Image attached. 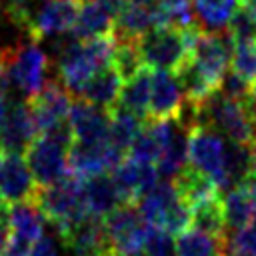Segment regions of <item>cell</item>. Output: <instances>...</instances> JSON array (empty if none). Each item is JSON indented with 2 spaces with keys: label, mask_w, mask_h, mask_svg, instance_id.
I'll list each match as a JSON object with an SVG mask.
<instances>
[{
  "label": "cell",
  "mask_w": 256,
  "mask_h": 256,
  "mask_svg": "<svg viewBox=\"0 0 256 256\" xmlns=\"http://www.w3.org/2000/svg\"><path fill=\"white\" fill-rule=\"evenodd\" d=\"M196 110V124H204L220 132L236 144H256V110L252 98L238 100L214 90Z\"/></svg>",
  "instance_id": "6da1fadb"
},
{
  "label": "cell",
  "mask_w": 256,
  "mask_h": 256,
  "mask_svg": "<svg viewBox=\"0 0 256 256\" xmlns=\"http://www.w3.org/2000/svg\"><path fill=\"white\" fill-rule=\"evenodd\" d=\"M116 52L114 34L88 38V40H72L64 44L58 54V80L72 92L78 94L82 86L104 66L112 64Z\"/></svg>",
  "instance_id": "7a4b0ae2"
},
{
  "label": "cell",
  "mask_w": 256,
  "mask_h": 256,
  "mask_svg": "<svg viewBox=\"0 0 256 256\" xmlns=\"http://www.w3.org/2000/svg\"><path fill=\"white\" fill-rule=\"evenodd\" d=\"M200 26L192 28H172L156 26L138 40V50L142 64L152 70L178 72L190 58V48Z\"/></svg>",
  "instance_id": "3957f363"
},
{
  "label": "cell",
  "mask_w": 256,
  "mask_h": 256,
  "mask_svg": "<svg viewBox=\"0 0 256 256\" xmlns=\"http://www.w3.org/2000/svg\"><path fill=\"white\" fill-rule=\"evenodd\" d=\"M74 142L70 122H64L48 132L36 136V140L26 150L28 166L38 182V186H50L68 174V152Z\"/></svg>",
  "instance_id": "277c9868"
},
{
  "label": "cell",
  "mask_w": 256,
  "mask_h": 256,
  "mask_svg": "<svg viewBox=\"0 0 256 256\" xmlns=\"http://www.w3.org/2000/svg\"><path fill=\"white\" fill-rule=\"evenodd\" d=\"M36 204L40 206L42 214L56 226L62 238L84 216H88L82 178L76 174H66L62 180L38 188Z\"/></svg>",
  "instance_id": "5b68a950"
},
{
  "label": "cell",
  "mask_w": 256,
  "mask_h": 256,
  "mask_svg": "<svg viewBox=\"0 0 256 256\" xmlns=\"http://www.w3.org/2000/svg\"><path fill=\"white\" fill-rule=\"evenodd\" d=\"M140 212L152 226H160L172 234H180L192 224V210L178 194L172 180L158 182L138 202Z\"/></svg>",
  "instance_id": "8992f818"
},
{
  "label": "cell",
  "mask_w": 256,
  "mask_h": 256,
  "mask_svg": "<svg viewBox=\"0 0 256 256\" xmlns=\"http://www.w3.org/2000/svg\"><path fill=\"white\" fill-rule=\"evenodd\" d=\"M150 224L136 202H124L104 216V232L116 256H140Z\"/></svg>",
  "instance_id": "52a82bcc"
},
{
  "label": "cell",
  "mask_w": 256,
  "mask_h": 256,
  "mask_svg": "<svg viewBox=\"0 0 256 256\" xmlns=\"http://www.w3.org/2000/svg\"><path fill=\"white\" fill-rule=\"evenodd\" d=\"M4 50H6L10 82L22 92V96L26 100L34 98L48 82L50 60H48L46 52L32 38L28 42L14 44Z\"/></svg>",
  "instance_id": "ba28073f"
},
{
  "label": "cell",
  "mask_w": 256,
  "mask_h": 256,
  "mask_svg": "<svg viewBox=\"0 0 256 256\" xmlns=\"http://www.w3.org/2000/svg\"><path fill=\"white\" fill-rule=\"evenodd\" d=\"M228 142L210 126L194 124L188 134V164L216 182L220 192L226 184Z\"/></svg>",
  "instance_id": "9c48e42d"
},
{
  "label": "cell",
  "mask_w": 256,
  "mask_h": 256,
  "mask_svg": "<svg viewBox=\"0 0 256 256\" xmlns=\"http://www.w3.org/2000/svg\"><path fill=\"white\" fill-rule=\"evenodd\" d=\"M80 4V0H32L22 30L36 42L72 32Z\"/></svg>",
  "instance_id": "30bf717a"
},
{
  "label": "cell",
  "mask_w": 256,
  "mask_h": 256,
  "mask_svg": "<svg viewBox=\"0 0 256 256\" xmlns=\"http://www.w3.org/2000/svg\"><path fill=\"white\" fill-rule=\"evenodd\" d=\"M232 48L234 42L228 36V32H204L200 28L194 36L190 48V62L216 90L230 70Z\"/></svg>",
  "instance_id": "8fae6325"
},
{
  "label": "cell",
  "mask_w": 256,
  "mask_h": 256,
  "mask_svg": "<svg viewBox=\"0 0 256 256\" xmlns=\"http://www.w3.org/2000/svg\"><path fill=\"white\" fill-rule=\"evenodd\" d=\"M38 182L24 160L16 152H0V196L12 206L20 202H34L38 196Z\"/></svg>",
  "instance_id": "7c38bea8"
},
{
  "label": "cell",
  "mask_w": 256,
  "mask_h": 256,
  "mask_svg": "<svg viewBox=\"0 0 256 256\" xmlns=\"http://www.w3.org/2000/svg\"><path fill=\"white\" fill-rule=\"evenodd\" d=\"M72 92L60 82V80H48L44 84V88L28 102L32 116L36 120V126L42 132H48L64 122H68L70 118V110H72Z\"/></svg>",
  "instance_id": "4fadbf2b"
},
{
  "label": "cell",
  "mask_w": 256,
  "mask_h": 256,
  "mask_svg": "<svg viewBox=\"0 0 256 256\" xmlns=\"http://www.w3.org/2000/svg\"><path fill=\"white\" fill-rule=\"evenodd\" d=\"M186 104V92L176 72L152 70V94L148 116L152 120H176L182 116Z\"/></svg>",
  "instance_id": "5bb4252c"
},
{
  "label": "cell",
  "mask_w": 256,
  "mask_h": 256,
  "mask_svg": "<svg viewBox=\"0 0 256 256\" xmlns=\"http://www.w3.org/2000/svg\"><path fill=\"white\" fill-rule=\"evenodd\" d=\"M112 178L122 196V202H138L146 192H150L160 182L156 164L140 162L132 156H124L112 168Z\"/></svg>",
  "instance_id": "9a60e30c"
},
{
  "label": "cell",
  "mask_w": 256,
  "mask_h": 256,
  "mask_svg": "<svg viewBox=\"0 0 256 256\" xmlns=\"http://www.w3.org/2000/svg\"><path fill=\"white\" fill-rule=\"evenodd\" d=\"M122 158H124V154H120L110 144V140H104V142L74 140L70 146V152H68V166H70L72 174L86 178L92 174L112 170Z\"/></svg>",
  "instance_id": "2e32d148"
},
{
  "label": "cell",
  "mask_w": 256,
  "mask_h": 256,
  "mask_svg": "<svg viewBox=\"0 0 256 256\" xmlns=\"http://www.w3.org/2000/svg\"><path fill=\"white\" fill-rule=\"evenodd\" d=\"M122 2L124 0H84L72 28V36L76 40H88L112 34Z\"/></svg>",
  "instance_id": "e0dca14e"
},
{
  "label": "cell",
  "mask_w": 256,
  "mask_h": 256,
  "mask_svg": "<svg viewBox=\"0 0 256 256\" xmlns=\"http://www.w3.org/2000/svg\"><path fill=\"white\" fill-rule=\"evenodd\" d=\"M40 134L36 120L28 102L10 104L6 122L0 130V152H16L22 154L30 148V144Z\"/></svg>",
  "instance_id": "ac0fdd59"
},
{
  "label": "cell",
  "mask_w": 256,
  "mask_h": 256,
  "mask_svg": "<svg viewBox=\"0 0 256 256\" xmlns=\"http://www.w3.org/2000/svg\"><path fill=\"white\" fill-rule=\"evenodd\" d=\"M110 116L112 110H104L86 100H76L70 110V128L74 140L80 142H104L110 140Z\"/></svg>",
  "instance_id": "d6986e66"
},
{
  "label": "cell",
  "mask_w": 256,
  "mask_h": 256,
  "mask_svg": "<svg viewBox=\"0 0 256 256\" xmlns=\"http://www.w3.org/2000/svg\"><path fill=\"white\" fill-rule=\"evenodd\" d=\"M44 218L46 216L42 214L36 200L12 204L6 212L8 240L32 250L34 244L44 236Z\"/></svg>",
  "instance_id": "ffe728a7"
},
{
  "label": "cell",
  "mask_w": 256,
  "mask_h": 256,
  "mask_svg": "<svg viewBox=\"0 0 256 256\" xmlns=\"http://www.w3.org/2000/svg\"><path fill=\"white\" fill-rule=\"evenodd\" d=\"M156 26V4H138L124 0L118 10L112 34L120 42H138L146 32Z\"/></svg>",
  "instance_id": "44dd1931"
},
{
  "label": "cell",
  "mask_w": 256,
  "mask_h": 256,
  "mask_svg": "<svg viewBox=\"0 0 256 256\" xmlns=\"http://www.w3.org/2000/svg\"><path fill=\"white\" fill-rule=\"evenodd\" d=\"M124 86V76L116 68V64H108L102 70H98L78 92V96L94 106H100L104 110H114L120 100V92Z\"/></svg>",
  "instance_id": "7402d4cb"
},
{
  "label": "cell",
  "mask_w": 256,
  "mask_h": 256,
  "mask_svg": "<svg viewBox=\"0 0 256 256\" xmlns=\"http://www.w3.org/2000/svg\"><path fill=\"white\" fill-rule=\"evenodd\" d=\"M192 124H188L182 118L174 120L172 134L166 140L158 160H156V170L160 178L164 180H174L186 166H188V134H190Z\"/></svg>",
  "instance_id": "603a6c76"
},
{
  "label": "cell",
  "mask_w": 256,
  "mask_h": 256,
  "mask_svg": "<svg viewBox=\"0 0 256 256\" xmlns=\"http://www.w3.org/2000/svg\"><path fill=\"white\" fill-rule=\"evenodd\" d=\"M82 188H84V200H86L88 214H92V216L104 218L114 208L124 204L122 196L116 188V182H114L112 174H108V172H100V174L82 178Z\"/></svg>",
  "instance_id": "cb8c5ba5"
},
{
  "label": "cell",
  "mask_w": 256,
  "mask_h": 256,
  "mask_svg": "<svg viewBox=\"0 0 256 256\" xmlns=\"http://www.w3.org/2000/svg\"><path fill=\"white\" fill-rule=\"evenodd\" d=\"M150 94H152V68L142 66L130 78L124 80L118 108H124L140 118H146L150 112Z\"/></svg>",
  "instance_id": "d4e9b609"
},
{
  "label": "cell",
  "mask_w": 256,
  "mask_h": 256,
  "mask_svg": "<svg viewBox=\"0 0 256 256\" xmlns=\"http://www.w3.org/2000/svg\"><path fill=\"white\" fill-rule=\"evenodd\" d=\"M172 182H174L178 194L182 196V200L190 206V210L208 200L220 198V188L216 186V182L212 178H208L206 174L198 172L196 168H192L190 164Z\"/></svg>",
  "instance_id": "484cf974"
},
{
  "label": "cell",
  "mask_w": 256,
  "mask_h": 256,
  "mask_svg": "<svg viewBox=\"0 0 256 256\" xmlns=\"http://www.w3.org/2000/svg\"><path fill=\"white\" fill-rule=\"evenodd\" d=\"M176 248L178 256H220L226 248V238L194 226L176 236Z\"/></svg>",
  "instance_id": "4316f807"
},
{
  "label": "cell",
  "mask_w": 256,
  "mask_h": 256,
  "mask_svg": "<svg viewBox=\"0 0 256 256\" xmlns=\"http://www.w3.org/2000/svg\"><path fill=\"white\" fill-rule=\"evenodd\" d=\"M200 26L208 32H224L240 8V0H192Z\"/></svg>",
  "instance_id": "83f0119b"
},
{
  "label": "cell",
  "mask_w": 256,
  "mask_h": 256,
  "mask_svg": "<svg viewBox=\"0 0 256 256\" xmlns=\"http://www.w3.org/2000/svg\"><path fill=\"white\" fill-rule=\"evenodd\" d=\"M142 118L124 110V108H114L110 116V144L120 152L128 154L132 142L136 140L138 132L142 130Z\"/></svg>",
  "instance_id": "f1b7e54d"
},
{
  "label": "cell",
  "mask_w": 256,
  "mask_h": 256,
  "mask_svg": "<svg viewBox=\"0 0 256 256\" xmlns=\"http://www.w3.org/2000/svg\"><path fill=\"white\" fill-rule=\"evenodd\" d=\"M156 18H158V26H172L182 30L200 26L196 18V10L192 8V0H158Z\"/></svg>",
  "instance_id": "f546056e"
},
{
  "label": "cell",
  "mask_w": 256,
  "mask_h": 256,
  "mask_svg": "<svg viewBox=\"0 0 256 256\" xmlns=\"http://www.w3.org/2000/svg\"><path fill=\"white\" fill-rule=\"evenodd\" d=\"M192 224L214 234L220 238H226V218H224V208H222V198L208 200L196 208H192Z\"/></svg>",
  "instance_id": "4dcf8cb0"
},
{
  "label": "cell",
  "mask_w": 256,
  "mask_h": 256,
  "mask_svg": "<svg viewBox=\"0 0 256 256\" xmlns=\"http://www.w3.org/2000/svg\"><path fill=\"white\" fill-rule=\"evenodd\" d=\"M230 70L240 78L256 84V42H236L232 48Z\"/></svg>",
  "instance_id": "1f68e13d"
},
{
  "label": "cell",
  "mask_w": 256,
  "mask_h": 256,
  "mask_svg": "<svg viewBox=\"0 0 256 256\" xmlns=\"http://www.w3.org/2000/svg\"><path fill=\"white\" fill-rule=\"evenodd\" d=\"M226 256H256V218L226 238Z\"/></svg>",
  "instance_id": "d6a6232c"
},
{
  "label": "cell",
  "mask_w": 256,
  "mask_h": 256,
  "mask_svg": "<svg viewBox=\"0 0 256 256\" xmlns=\"http://www.w3.org/2000/svg\"><path fill=\"white\" fill-rule=\"evenodd\" d=\"M144 256H178L174 234L160 226L150 224L146 244H144Z\"/></svg>",
  "instance_id": "836d02e7"
},
{
  "label": "cell",
  "mask_w": 256,
  "mask_h": 256,
  "mask_svg": "<svg viewBox=\"0 0 256 256\" xmlns=\"http://www.w3.org/2000/svg\"><path fill=\"white\" fill-rule=\"evenodd\" d=\"M226 32L234 44L236 42H256V18L246 8L240 6L238 12L234 14V18L230 20Z\"/></svg>",
  "instance_id": "e575fe53"
},
{
  "label": "cell",
  "mask_w": 256,
  "mask_h": 256,
  "mask_svg": "<svg viewBox=\"0 0 256 256\" xmlns=\"http://www.w3.org/2000/svg\"><path fill=\"white\" fill-rule=\"evenodd\" d=\"M28 256H58V250H56V246H54V242L50 240V238H40L36 244H34V248L30 250V254Z\"/></svg>",
  "instance_id": "d590c367"
},
{
  "label": "cell",
  "mask_w": 256,
  "mask_h": 256,
  "mask_svg": "<svg viewBox=\"0 0 256 256\" xmlns=\"http://www.w3.org/2000/svg\"><path fill=\"white\" fill-rule=\"evenodd\" d=\"M8 88H10V74H8L6 50H0V98L8 94Z\"/></svg>",
  "instance_id": "8d00e7d4"
},
{
  "label": "cell",
  "mask_w": 256,
  "mask_h": 256,
  "mask_svg": "<svg viewBox=\"0 0 256 256\" xmlns=\"http://www.w3.org/2000/svg\"><path fill=\"white\" fill-rule=\"evenodd\" d=\"M72 254H74V256H116L110 246H100V248L82 250V252H72Z\"/></svg>",
  "instance_id": "74e56055"
},
{
  "label": "cell",
  "mask_w": 256,
  "mask_h": 256,
  "mask_svg": "<svg viewBox=\"0 0 256 256\" xmlns=\"http://www.w3.org/2000/svg\"><path fill=\"white\" fill-rule=\"evenodd\" d=\"M6 242H8V220H6V216H0V254L6 246Z\"/></svg>",
  "instance_id": "f35d334b"
},
{
  "label": "cell",
  "mask_w": 256,
  "mask_h": 256,
  "mask_svg": "<svg viewBox=\"0 0 256 256\" xmlns=\"http://www.w3.org/2000/svg\"><path fill=\"white\" fill-rule=\"evenodd\" d=\"M8 110H10V102L2 96V98H0V130H2V126H4V122H6Z\"/></svg>",
  "instance_id": "ab89813d"
},
{
  "label": "cell",
  "mask_w": 256,
  "mask_h": 256,
  "mask_svg": "<svg viewBox=\"0 0 256 256\" xmlns=\"http://www.w3.org/2000/svg\"><path fill=\"white\" fill-rule=\"evenodd\" d=\"M240 6L246 8V10L256 18V0H240Z\"/></svg>",
  "instance_id": "60d3db41"
},
{
  "label": "cell",
  "mask_w": 256,
  "mask_h": 256,
  "mask_svg": "<svg viewBox=\"0 0 256 256\" xmlns=\"http://www.w3.org/2000/svg\"><path fill=\"white\" fill-rule=\"evenodd\" d=\"M250 176L256 178V144L252 146V164H250Z\"/></svg>",
  "instance_id": "b9f144b4"
},
{
  "label": "cell",
  "mask_w": 256,
  "mask_h": 256,
  "mask_svg": "<svg viewBox=\"0 0 256 256\" xmlns=\"http://www.w3.org/2000/svg\"><path fill=\"white\" fill-rule=\"evenodd\" d=\"M6 206H8V204H6V202L2 200V196H0V216H6V212H8Z\"/></svg>",
  "instance_id": "7bdbcfd3"
},
{
  "label": "cell",
  "mask_w": 256,
  "mask_h": 256,
  "mask_svg": "<svg viewBox=\"0 0 256 256\" xmlns=\"http://www.w3.org/2000/svg\"><path fill=\"white\" fill-rule=\"evenodd\" d=\"M128 2H138V4H156L158 0H128Z\"/></svg>",
  "instance_id": "ee69618b"
},
{
  "label": "cell",
  "mask_w": 256,
  "mask_h": 256,
  "mask_svg": "<svg viewBox=\"0 0 256 256\" xmlns=\"http://www.w3.org/2000/svg\"><path fill=\"white\" fill-rule=\"evenodd\" d=\"M252 100H254V102H256V84H254V86H252Z\"/></svg>",
  "instance_id": "f6af8a7d"
},
{
  "label": "cell",
  "mask_w": 256,
  "mask_h": 256,
  "mask_svg": "<svg viewBox=\"0 0 256 256\" xmlns=\"http://www.w3.org/2000/svg\"><path fill=\"white\" fill-rule=\"evenodd\" d=\"M252 104H254V110H256V102H254V100H252Z\"/></svg>",
  "instance_id": "bcb514c9"
},
{
  "label": "cell",
  "mask_w": 256,
  "mask_h": 256,
  "mask_svg": "<svg viewBox=\"0 0 256 256\" xmlns=\"http://www.w3.org/2000/svg\"><path fill=\"white\" fill-rule=\"evenodd\" d=\"M80 2H84V0H80Z\"/></svg>",
  "instance_id": "7dc6e473"
}]
</instances>
